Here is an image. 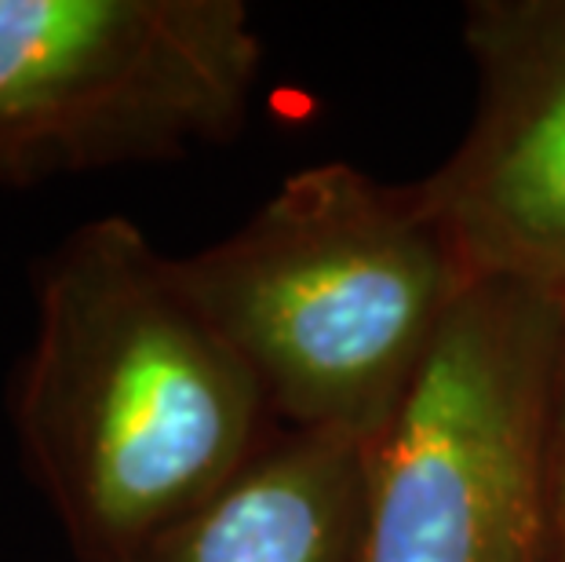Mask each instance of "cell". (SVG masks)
I'll list each match as a JSON object with an SVG mask.
<instances>
[{
    "label": "cell",
    "mask_w": 565,
    "mask_h": 562,
    "mask_svg": "<svg viewBox=\"0 0 565 562\" xmlns=\"http://www.w3.org/2000/svg\"><path fill=\"white\" fill-rule=\"evenodd\" d=\"M8 424L77 562H125L274 435L267 394L179 267L128 216L74 226L33 267Z\"/></svg>",
    "instance_id": "6da1fadb"
},
{
    "label": "cell",
    "mask_w": 565,
    "mask_h": 562,
    "mask_svg": "<svg viewBox=\"0 0 565 562\" xmlns=\"http://www.w3.org/2000/svg\"><path fill=\"white\" fill-rule=\"evenodd\" d=\"M274 421L372 442L482 278L419 183L299 169L220 242L179 256Z\"/></svg>",
    "instance_id": "7a4b0ae2"
},
{
    "label": "cell",
    "mask_w": 565,
    "mask_h": 562,
    "mask_svg": "<svg viewBox=\"0 0 565 562\" xmlns=\"http://www.w3.org/2000/svg\"><path fill=\"white\" fill-rule=\"evenodd\" d=\"M565 300L482 274L369 442L358 562H544L551 373Z\"/></svg>",
    "instance_id": "3957f363"
},
{
    "label": "cell",
    "mask_w": 565,
    "mask_h": 562,
    "mask_svg": "<svg viewBox=\"0 0 565 562\" xmlns=\"http://www.w3.org/2000/svg\"><path fill=\"white\" fill-rule=\"evenodd\" d=\"M259 77L242 0H0V187L223 147Z\"/></svg>",
    "instance_id": "277c9868"
},
{
    "label": "cell",
    "mask_w": 565,
    "mask_h": 562,
    "mask_svg": "<svg viewBox=\"0 0 565 562\" xmlns=\"http://www.w3.org/2000/svg\"><path fill=\"white\" fill-rule=\"evenodd\" d=\"M475 114L424 179L478 274L565 300V0L463 8Z\"/></svg>",
    "instance_id": "5b68a950"
},
{
    "label": "cell",
    "mask_w": 565,
    "mask_h": 562,
    "mask_svg": "<svg viewBox=\"0 0 565 562\" xmlns=\"http://www.w3.org/2000/svg\"><path fill=\"white\" fill-rule=\"evenodd\" d=\"M369 442L274 427L209 500L125 562H358Z\"/></svg>",
    "instance_id": "8992f818"
},
{
    "label": "cell",
    "mask_w": 565,
    "mask_h": 562,
    "mask_svg": "<svg viewBox=\"0 0 565 562\" xmlns=\"http://www.w3.org/2000/svg\"><path fill=\"white\" fill-rule=\"evenodd\" d=\"M544 562H565V310L551 373L547 460H544Z\"/></svg>",
    "instance_id": "52a82bcc"
}]
</instances>
